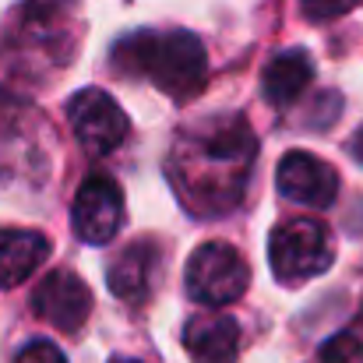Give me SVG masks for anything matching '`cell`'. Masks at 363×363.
Listing matches in <instances>:
<instances>
[{
	"mask_svg": "<svg viewBox=\"0 0 363 363\" xmlns=\"http://www.w3.org/2000/svg\"><path fill=\"white\" fill-rule=\"evenodd\" d=\"M257 141L243 117H212L180 134L169 173L184 205L198 216H223L243 198Z\"/></svg>",
	"mask_w": 363,
	"mask_h": 363,
	"instance_id": "obj_1",
	"label": "cell"
},
{
	"mask_svg": "<svg viewBox=\"0 0 363 363\" xmlns=\"http://www.w3.org/2000/svg\"><path fill=\"white\" fill-rule=\"evenodd\" d=\"M113 64L121 74H145L173 99H191L208 82V57L191 32H134L117 43Z\"/></svg>",
	"mask_w": 363,
	"mask_h": 363,
	"instance_id": "obj_2",
	"label": "cell"
},
{
	"mask_svg": "<svg viewBox=\"0 0 363 363\" xmlns=\"http://www.w3.org/2000/svg\"><path fill=\"white\" fill-rule=\"evenodd\" d=\"M332 257H335L332 240L318 219H286L272 233L268 261H272V272L286 286H296V282L321 275L332 264Z\"/></svg>",
	"mask_w": 363,
	"mask_h": 363,
	"instance_id": "obj_3",
	"label": "cell"
},
{
	"mask_svg": "<svg viewBox=\"0 0 363 363\" xmlns=\"http://www.w3.org/2000/svg\"><path fill=\"white\" fill-rule=\"evenodd\" d=\"M250 272L237 247L230 243H201L187 261V289L205 307L233 303L247 293Z\"/></svg>",
	"mask_w": 363,
	"mask_h": 363,
	"instance_id": "obj_4",
	"label": "cell"
},
{
	"mask_svg": "<svg viewBox=\"0 0 363 363\" xmlns=\"http://www.w3.org/2000/svg\"><path fill=\"white\" fill-rule=\"evenodd\" d=\"M71 223L78 240L85 243H110L123 226V194L121 184L106 173H92L82 180L74 205H71Z\"/></svg>",
	"mask_w": 363,
	"mask_h": 363,
	"instance_id": "obj_5",
	"label": "cell"
},
{
	"mask_svg": "<svg viewBox=\"0 0 363 363\" xmlns=\"http://www.w3.org/2000/svg\"><path fill=\"white\" fill-rule=\"evenodd\" d=\"M67 121H71L74 138L82 141V148L89 155H110L127 138V113L103 89L78 92L67 106Z\"/></svg>",
	"mask_w": 363,
	"mask_h": 363,
	"instance_id": "obj_6",
	"label": "cell"
},
{
	"mask_svg": "<svg viewBox=\"0 0 363 363\" xmlns=\"http://www.w3.org/2000/svg\"><path fill=\"white\" fill-rule=\"evenodd\" d=\"M275 184L282 198L307 208H328L339 194V173L314 152H286L275 169Z\"/></svg>",
	"mask_w": 363,
	"mask_h": 363,
	"instance_id": "obj_7",
	"label": "cell"
},
{
	"mask_svg": "<svg viewBox=\"0 0 363 363\" xmlns=\"http://www.w3.org/2000/svg\"><path fill=\"white\" fill-rule=\"evenodd\" d=\"M32 311L57 332L74 335L92 314V293L74 272H50L32 293Z\"/></svg>",
	"mask_w": 363,
	"mask_h": 363,
	"instance_id": "obj_8",
	"label": "cell"
},
{
	"mask_svg": "<svg viewBox=\"0 0 363 363\" xmlns=\"http://www.w3.org/2000/svg\"><path fill=\"white\" fill-rule=\"evenodd\" d=\"M184 346L194 363H233L240 353V325L230 314H201L187 325Z\"/></svg>",
	"mask_w": 363,
	"mask_h": 363,
	"instance_id": "obj_9",
	"label": "cell"
},
{
	"mask_svg": "<svg viewBox=\"0 0 363 363\" xmlns=\"http://www.w3.org/2000/svg\"><path fill=\"white\" fill-rule=\"evenodd\" d=\"M311 78H314L311 57H307L303 50H282V53H275V57L264 64L261 96H264L268 106L286 110V106H293V103L303 96V89L311 85Z\"/></svg>",
	"mask_w": 363,
	"mask_h": 363,
	"instance_id": "obj_10",
	"label": "cell"
},
{
	"mask_svg": "<svg viewBox=\"0 0 363 363\" xmlns=\"http://www.w3.org/2000/svg\"><path fill=\"white\" fill-rule=\"evenodd\" d=\"M50 257V240L35 230H0V289L21 286Z\"/></svg>",
	"mask_w": 363,
	"mask_h": 363,
	"instance_id": "obj_11",
	"label": "cell"
},
{
	"mask_svg": "<svg viewBox=\"0 0 363 363\" xmlns=\"http://www.w3.org/2000/svg\"><path fill=\"white\" fill-rule=\"evenodd\" d=\"M152 272H155V250L148 243H130L110 264V289L121 300H141L148 293Z\"/></svg>",
	"mask_w": 363,
	"mask_h": 363,
	"instance_id": "obj_12",
	"label": "cell"
},
{
	"mask_svg": "<svg viewBox=\"0 0 363 363\" xmlns=\"http://www.w3.org/2000/svg\"><path fill=\"white\" fill-rule=\"evenodd\" d=\"M321 363H363V339L357 332H339L321 346Z\"/></svg>",
	"mask_w": 363,
	"mask_h": 363,
	"instance_id": "obj_13",
	"label": "cell"
},
{
	"mask_svg": "<svg viewBox=\"0 0 363 363\" xmlns=\"http://www.w3.org/2000/svg\"><path fill=\"white\" fill-rule=\"evenodd\" d=\"M357 4H363V0H300V7L311 21H328V18L350 14Z\"/></svg>",
	"mask_w": 363,
	"mask_h": 363,
	"instance_id": "obj_14",
	"label": "cell"
},
{
	"mask_svg": "<svg viewBox=\"0 0 363 363\" xmlns=\"http://www.w3.org/2000/svg\"><path fill=\"white\" fill-rule=\"evenodd\" d=\"M14 363H67V360H64V353H60L53 342L35 339V342H28L25 350H18Z\"/></svg>",
	"mask_w": 363,
	"mask_h": 363,
	"instance_id": "obj_15",
	"label": "cell"
},
{
	"mask_svg": "<svg viewBox=\"0 0 363 363\" xmlns=\"http://www.w3.org/2000/svg\"><path fill=\"white\" fill-rule=\"evenodd\" d=\"M350 155H353L357 162H363V127L353 134V141H350Z\"/></svg>",
	"mask_w": 363,
	"mask_h": 363,
	"instance_id": "obj_16",
	"label": "cell"
},
{
	"mask_svg": "<svg viewBox=\"0 0 363 363\" xmlns=\"http://www.w3.org/2000/svg\"><path fill=\"white\" fill-rule=\"evenodd\" d=\"M113 363H141V360H113Z\"/></svg>",
	"mask_w": 363,
	"mask_h": 363,
	"instance_id": "obj_17",
	"label": "cell"
}]
</instances>
